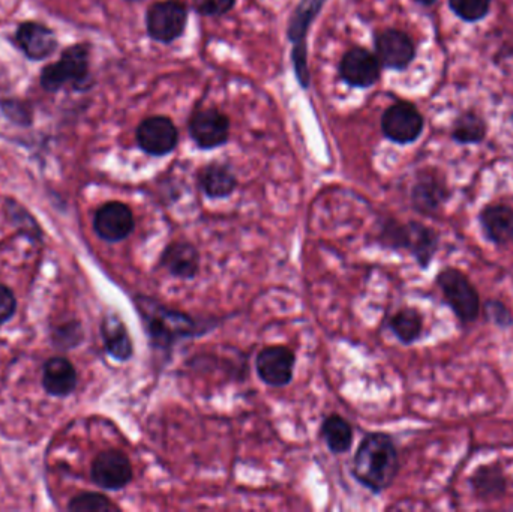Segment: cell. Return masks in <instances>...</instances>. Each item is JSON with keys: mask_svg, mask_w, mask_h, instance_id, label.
<instances>
[{"mask_svg": "<svg viewBox=\"0 0 513 512\" xmlns=\"http://www.w3.org/2000/svg\"><path fill=\"white\" fill-rule=\"evenodd\" d=\"M449 197L450 191L446 182L434 172L422 173L411 188V205L414 211L426 217L440 212Z\"/></svg>", "mask_w": 513, "mask_h": 512, "instance_id": "15", "label": "cell"}, {"mask_svg": "<svg viewBox=\"0 0 513 512\" xmlns=\"http://www.w3.org/2000/svg\"><path fill=\"white\" fill-rule=\"evenodd\" d=\"M129 2H137V0H129Z\"/></svg>", "mask_w": 513, "mask_h": 512, "instance_id": "33", "label": "cell"}, {"mask_svg": "<svg viewBox=\"0 0 513 512\" xmlns=\"http://www.w3.org/2000/svg\"><path fill=\"white\" fill-rule=\"evenodd\" d=\"M69 511L74 512H116L119 506L114 505L108 497L99 493H84L74 497L69 503Z\"/></svg>", "mask_w": 513, "mask_h": 512, "instance_id": "28", "label": "cell"}, {"mask_svg": "<svg viewBox=\"0 0 513 512\" xmlns=\"http://www.w3.org/2000/svg\"><path fill=\"white\" fill-rule=\"evenodd\" d=\"M189 133L201 149H215L227 142L230 121L218 110H200L189 122Z\"/></svg>", "mask_w": 513, "mask_h": 512, "instance_id": "14", "label": "cell"}, {"mask_svg": "<svg viewBox=\"0 0 513 512\" xmlns=\"http://www.w3.org/2000/svg\"><path fill=\"white\" fill-rule=\"evenodd\" d=\"M89 73V50L84 46L66 49L59 62L48 65L41 74V85L45 91H59L63 86L81 85Z\"/></svg>", "mask_w": 513, "mask_h": 512, "instance_id": "5", "label": "cell"}, {"mask_svg": "<svg viewBox=\"0 0 513 512\" xmlns=\"http://www.w3.org/2000/svg\"><path fill=\"white\" fill-rule=\"evenodd\" d=\"M326 0H300L296 10L288 22V40L294 44V49H306V34L309 26L320 13Z\"/></svg>", "mask_w": 513, "mask_h": 512, "instance_id": "22", "label": "cell"}, {"mask_svg": "<svg viewBox=\"0 0 513 512\" xmlns=\"http://www.w3.org/2000/svg\"><path fill=\"white\" fill-rule=\"evenodd\" d=\"M201 190L209 199H225L231 196L237 187V179L230 167L224 164H209L198 176Z\"/></svg>", "mask_w": 513, "mask_h": 512, "instance_id": "21", "label": "cell"}, {"mask_svg": "<svg viewBox=\"0 0 513 512\" xmlns=\"http://www.w3.org/2000/svg\"><path fill=\"white\" fill-rule=\"evenodd\" d=\"M90 476L98 487L117 491L125 488L132 481L131 461L117 449H108L96 455L93 460Z\"/></svg>", "mask_w": 513, "mask_h": 512, "instance_id": "9", "label": "cell"}, {"mask_svg": "<svg viewBox=\"0 0 513 512\" xmlns=\"http://www.w3.org/2000/svg\"><path fill=\"white\" fill-rule=\"evenodd\" d=\"M480 229L486 241L506 245L513 241V208L503 203L485 206L479 214Z\"/></svg>", "mask_w": 513, "mask_h": 512, "instance_id": "17", "label": "cell"}, {"mask_svg": "<svg viewBox=\"0 0 513 512\" xmlns=\"http://www.w3.org/2000/svg\"><path fill=\"white\" fill-rule=\"evenodd\" d=\"M486 137V122L476 112L462 113L453 124L452 139L459 145H477Z\"/></svg>", "mask_w": 513, "mask_h": 512, "instance_id": "26", "label": "cell"}, {"mask_svg": "<svg viewBox=\"0 0 513 512\" xmlns=\"http://www.w3.org/2000/svg\"><path fill=\"white\" fill-rule=\"evenodd\" d=\"M18 46L27 58L41 61L56 50L57 41L53 32L39 23H23L15 35Z\"/></svg>", "mask_w": 513, "mask_h": 512, "instance_id": "18", "label": "cell"}, {"mask_svg": "<svg viewBox=\"0 0 513 512\" xmlns=\"http://www.w3.org/2000/svg\"><path fill=\"white\" fill-rule=\"evenodd\" d=\"M179 133L176 125L165 116L144 119L137 130L138 146L152 157H164L176 148Z\"/></svg>", "mask_w": 513, "mask_h": 512, "instance_id": "10", "label": "cell"}, {"mask_svg": "<svg viewBox=\"0 0 513 512\" xmlns=\"http://www.w3.org/2000/svg\"><path fill=\"white\" fill-rule=\"evenodd\" d=\"M468 484L477 499L482 502H491L504 496L507 479L498 464H483L471 473Z\"/></svg>", "mask_w": 513, "mask_h": 512, "instance_id": "20", "label": "cell"}, {"mask_svg": "<svg viewBox=\"0 0 513 512\" xmlns=\"http://www.w3.org/2000/svg\"><path fill=\"white\" fill-rule=\"evenodd\" d=\"M42 386L53 397H66L77 386V371L68 359L54 356L42 371Z\"/></svg>", "mask_w": 513, "mask_h": 512, "instance_id": "19", "label": "cell"}, {"mask_svg": "<svg viewBox=\"0 0 513 512\" xmlns=\"http://www.w3.org/2000/svg\"><path fill=\"white\" fill-rule=\"evenodd\" d=\"M417 4L423 5V7H431L435 4V0H416Z\"/></svg>", "mask_w": 513, "mask_h": 512, "instance_id": "32", "label": "cell"}, {"mask_svg": "<svg viewBox=\"0 0 513 512\" xmlns=\"http://www.w3.org/2000/svg\"><path fill=\"white\" fill-rule=\"evenodd\" d=\"M188 10L180 0L156 2L147 10V34L158 43H173L185 31Z\"/></svg>", "mask_w": 513, "mask_h": 512, "instance_id": "6", "label": "cell"}, {"mask_svg": "<svg viewBox=\"0 0 513 512\" xmlns=\"http://www.w3.org/2000/svg\"><path fill=\"white\" fill-rule=\"evenodd\" d=\"M399 467L398 448L392 437L386 433H369L357 446L351 473L371 493L380 494L393 484Z\"/></svg>", "mask_w": 513, "mask_h": 512, "instance_id": "1", "label": "cell"}, {"mask_svg": "<svg viewBox=\"0 0 513 512\" xmlns=\"http://www.w3.org/2000/svg\"><path fill=\"white\" fill-rule=\"evenodd\" d=\"M135 221L131 209L120 202L105 203L96 211L93 229L104 241L120 242L134 232Z\"/></svg>", "mask_w": 513, "mask_h": 512, "instance_id": "11", "label": "cell"}, {"mask_svg": "<svg viewBox=\"0 0 513 512\" xmlns=\"http://www.w3.org/2000/svg\"><path fill=\"white\" fill-rule=\"evenodd\" d=\"M483 313H485L486 320L491 322L492 325L497 326L500 329L512 328L513 326V314L503 302L498 299H491L486 301L483 305Z\"/></svg>", "mask_w": 513, "mask_h": 512, "instance_id": "29", "label": "cell"}, {"mask_svg": "<svg viewBox=\"0 0 513 512\" xmlns=\"http://www.w3.org/2000/svg\"><path fill=\"white\" fill-rule=\"evenodd\" d=\"M320 434L332 454H345L353 445V427L347 419L342 418L338 413H332L324 419Z\"/></svg>", "mask_w": 513, "mask_h": 512, "instance_id": "24", "label": "cell"}, {"mask_svg": "<svg viewBox=\"0 0 513 512\" xmlns=\"http://www.w3.org/2000/svg\"><path fill=\"white\" fill-rule=\"evenodd\" d=\"M425 121L413 104L399 101L384 112L381 130L390 142L408 145L416 142L422 134Z\"/></svg>", "mask_w": 513, "mask_h": 512, "instance_id": "7", "label": "cell"}, {"mask_svg": "<svg viewBox=\"0 0 513 512\" xmlns=\"http://www.w3.org/2000/svg\"><path fill=\"white\" fill-rule=\"evenodd\" d=\"M159 265L171 277L192 280L200 271V253L191 242L176 241L168 244L159 257Z\"/></svg>", "mask_w": 513, "mask_h": 512, "instance_id": "16", "label": "cell"}, {"mask_svg": "<svg viewBox=\"0 0 513 512\" xmlns=\"http://www.w3.org/2000/svg\"><path fill=\"white\" fill-rule=\"evenodd\" d=\"M437 286L443 293L444 302L455 314L462 325H471L476 322L480 313V296L467 275L456 268L441 269L438 272Z\"/></svg>", "mask_w": 513, "mask_h": 512, "instance_id": "4", "label": "cell"}, {"mask_svg": "<svg viewBox=\"0 0 513 512\" xmlns=\"http://www.w3.org/2000/svg\"><path fill=\"white\" fill-rule=\"evenodd\" d=\"M450 10L467 23H476L488 16L491 0H449Z\"/></svg>", "mask_w": 513, "mask_h": 512, "instance_id": "27", "label": "cell"}, {"mask_svg": "<svg viewBox=\"0 0 513 512\" xmlns=\"http://www.w3.org/2000/svg\"><path fill=\"white\" fill-rule=\"evenodd\" d=\"M377 58L383 67L402 71L416 58V47L404 32L387 29L375 37Z\"/></svg>", "mask_w": 513, "mask_h": 512, "instance_id": "12", "label": "cell"}, {"mask_svg": "<svg viewBox=\"0 0 513 512\" xmlns=\"http://www.w3.org/2000/svg\"><path fill=\"white\" fill-rule=\"evenodd\" d=\"M234 2L236 0H194V8L201 16H222L234 7Z\"/></svg>", "mask_w": 513, "mask_h": 512, "instance_id": "30", "label": "cell"}, {"mask_svg": "<svg viewBox=\"0 0 513 512\" xmlns=\"http://www.w3.org/2000/svg\"><path fill=\"white\" fill-rule=\"evenodd\" d=\"M378 242L389 250L410 254L420 269H428L440 247V235L417 221L399 223L389 218L381 224Z\"/></svg>", "mask_w": 513, "mask_h": 512, "instance_id": "3", "label": "cell"}, {"mask_svg": "<svg viewBox=\"0 0 513 512\" xmlns=\"http://www.w3.org/2000/svg\"><path fill=\"white\" fill-rule=\"evenodd\" d=\"M296 355L287 346L264 347L255 358V370L261 382L272 388L290 385L293 380Z\"/></svg>", "mask_w": 513, "mask_h": 512, "instance_id": "8", "label": "cell"}, {"mask_svg": "<svg viewBox=\"0 0 513 512\" xmlns=\"http://www.w3.org/2000/svg\"><path fill=\"white\" fill-rule=\"evenodd\" d=\"M380 61L362 47L345 53L339 65L341 79L354 88H371L380 79Z\"/></svg>", "mask_w": 513, "mask_h": 512, "instance_id": "13", "label": "cell"}, {"mask_svg": "<svg viewBox=\"0 0 513 512\" xmlns=\"http://www.w3.org/2000/svg\"><path fill=\"white\" fill-rule=\"evenodd\" d=\"M17 301L14 293L8 287L0 284V326L5 325L14 316Z\"/></svg>", "mask_w": 513, "mask_h": 512, "instance_id": "31", "label": "cell"}, {"mask_svg": "<svg viewBox=\"0 0 513 512\" xmlns=\"http://www.w3.org/2000/svg\"><path fill=\"white\" fill-rule=\"evenodd\" d=\"M137 307L146 326L147 337L155 349L171 350L179 341L206 334L210 329L206 322L165 307L155 299L140 296Z\"/></svg>", "mask_w": 513, "mask_h": 512, "instance_id": "2", "label": "cell"}, {"mask_svg": "<svg viewBox=\"0 0 513 512\" xmlns=\"http://www.w3.org/2000/svg\"><path fill=\"white\" fill-rule=\"evenodd\" d=\"M102 338H104L105 350L117 361H128L134 353L131 337L122 320L117 316L105 317L102 322Z\"/></svg>", "mask_w": 513, "mask_h": 512, "instance_id": "23", "label": "cell"}, {"mask_svg": "<svg viewBox=\"0 0 513 512\" xmlns=\"http://www.w3.org/2000/svg\"><path fill=\"white\" fill-rule=\"evenodd\" d=\"M389 328L402 344L410 346L422 337V314L416 308H402L390 317Z\"/></svg>", "mask_w": 513, "mask_h": 512, "instance_id": "25", "label": "cell"}]
</instances>
